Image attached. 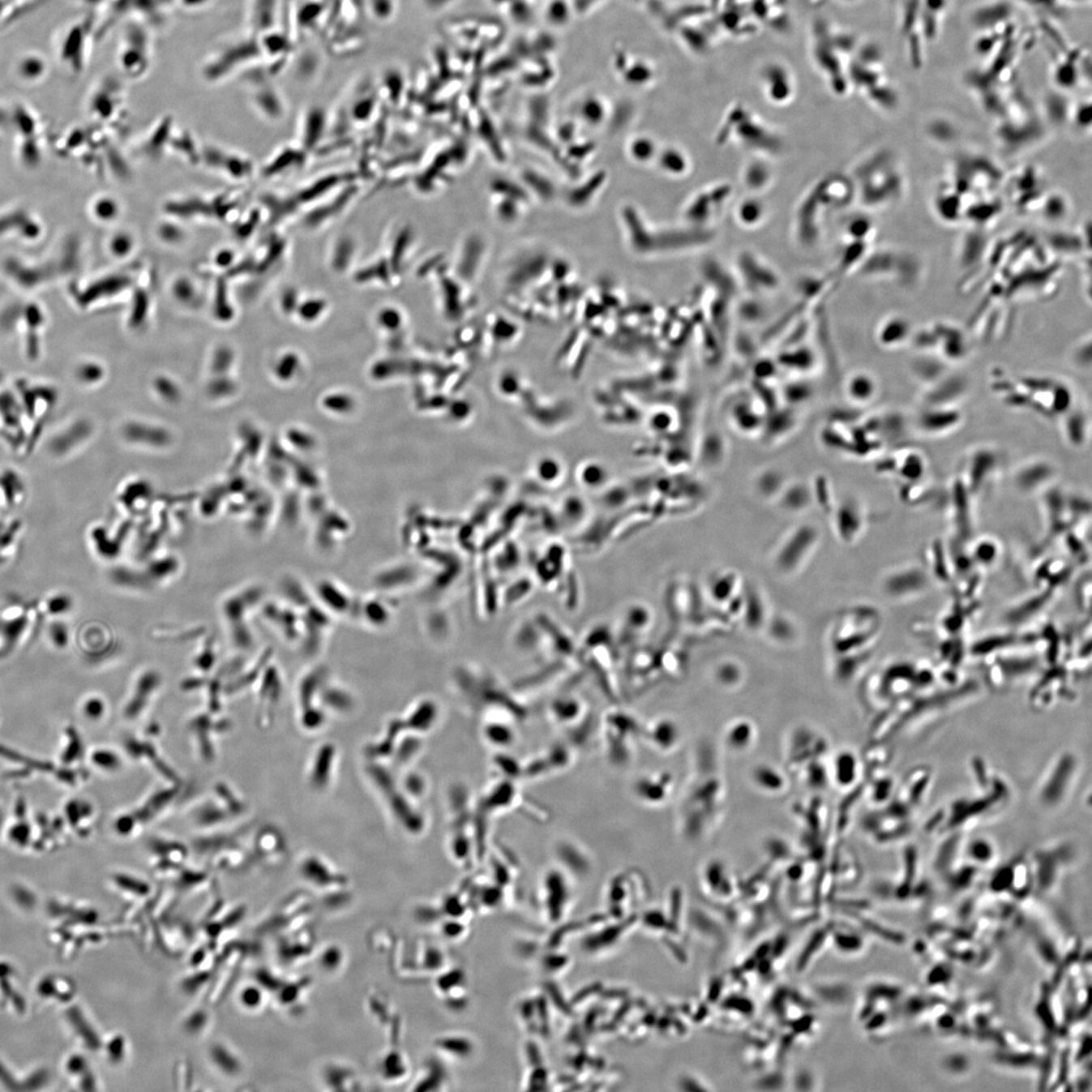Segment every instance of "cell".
I'll list each match as a JSON object with an SVG mask.
<instances>
[{
  "mask_svg": "<svg viewBox=\"0 0 1092 1092\" xmlns=\"http://www.w3.org/2000/svg\"><path fill=\"white\" fill-rule=\"evenodd\" d=\"M252 825V824H251ZM243 824L204 832L191 849L216 870H240L253 865L251 841L253 826Z\"/></svg>",
  "mask_w": 1092,
  "mask_h": 1092,
  "instance_id": "1",
  "label": "cell"
},
{
  "mask_svg": "<svg viewBox=\"0 0 1092 1092\" xmlns=\"http://www.w3.org/2000/svg\"><path fill=\"white\" fill-rule=\"evenodd\" d=\"M248 811L244 797L227 781H219L212 794L196 804L191 813L192 824L202 832L234 825Z\"/></svg>",
  "mask_w": 1092,
  "mask_h": 1092,
  "instance_id": "2",
  "label": "cell"
},
{
  "mask_svg": "<svg viewBox=\"0 0 1092 1092\" xmlns=\"http://www.w3.org/2000/svg\"><path fill=\"white\" fill-rule=\"evenodd\" d=\"M1009 796L1010 789L1008 783L1001 777L996 776L989 790L981 791V795L975 799L956 800L946 809V820L942 833L953 830L964 832V829L972 828L976 822L999 811L1008 800Z\"/></svg>",
  "mask_w": 1092,
  "mask_h": 1092,
  "instance_id": "3",
  "label": "cell"
},
{
  "mask_svg": "<svg viewBox=\"0 0 1092 1092\" xmlns=\"http://www.w3.org/2000/svg\"><path fill=\"white\" fill-rule=\"evenodd\" d=\"M151 28L130 20L118 43L117 63L122 75L137 79L149 72L154 62V47Z\"/></svg>",
  "mask_w": 1092,
  "mask_h": 1092,
  "instance_id": "4",
  "label": "cell"
},
{
  "mask_svg": "<svg viewBox=\"0 0 1092 1092\" xmlns=\"http://www.w3.org/2000/svg\"><path fill=\"white\" fill-rule=\"evenodd\" d=\"M161 735V728L156 723L149 726L144 731L125 735L122 739L125 754L133 762L155 772L161 782H182L183 780L181 775L173 764L167 762L165 756H163L162 748L157 744V739Z\"/></svg>",
  "mask_w": 1092,
  "mask_h": 1092,
  "instance_id": "5",
  "label": "cell"
},
{
  "mask_svg": "<svg viewBox=\"0 0 1092 1092\" xmlns=\"http://www.w3.org/2000/svg\"><path fill=\"white\" fill-rule=\"evenodd\" d=\"M1081 763L1073 752H1063L1051 763L1038 788L1043 807L1057 808L1065 803L1077 784Z\"/></svg>",
  "mask_w": 1092,
  "mask_h": 1092,
  "instance_id": "6",
  "label": "cell"
},
{
  "mask_svg": "<svg viewBox=\"0 0 1092 1092\" xmlns=\"http://www.w3.org/2000/svg\"><path fill=\"white\" fill-rule=\"evenodd\" d=\"M232 725L224 713H212L206 709L195 713L188 718L186 730L196 756L203 763L212 764L218 756L221 736L228 734Z\"/></svg>",
  "mask_w": 1092,
  "mask_h": 1092,
  "instance_id": "7",
  "label": "cell"
},
{
  "mask_svg": "<svg viewBox=\"0 0 1092 1092\" xmlns=\"http://www.w3.org/2000/svg\"><path fill=\"white\" fill-rule=\"evenodd\" d=\"M187 791L183 781L178 783L162 782L161 786L147 793L140 803L131 809L146 829L177 808L186 799Z\"/></svg>",
  "mask_w": 1092,
  "mask_h": 1092,
  "instance_id": "8",
  "label": "cell"
},
{
  "mask_svg": "<svg viewBox=\"0 0 1092 1092\" xmlns=\"http://www.w3.org/2000/svg\"><path fill=\"white\" fill-rule=\"evenodd\" d=\"M154 872L162 878L173 879L190 857L191 850L182 841L162 836L151 837L147 842Z\"/></svg>",
  "mask_w": 1092,
  "mask_h": 1092,
  "instance_id": "9",
  "label": "cell"
},
{
  "mask_svg": "<svg viewBox=\"0 0 1092 1092\" xmlns=\"http://www.w3.org/2000/svg\"><path fill=\"white\" fill-rule=\"evenodd\" d=\"M1071 857V848L1067 844H1058L1038 849L1029 859L1034 884L1049 889L1056 881L1059 871Z\"/></svg>",
  "mask_w": 1092,
  "mask_h": 1092,
  "instance_id": "10",
  "label": "cell"
},
{
  "mask_svg": "<svg viewBox=\"0 0 1092 1092\" xmlns=\"http://www.w3.org/2000/svg\"><path fill=\"white\" fill-rule=\"evenodd\" d=\"M251 849L253 865H276L285 856V837L271 824L259 826L252 830Z\"/></svg>",
  "mask_w": 1092,
  "mask_h": 1092,
  "instance_id": "11",
  "label": "cell"
},
{
  "mask_svg": "<svg viewBox=\"0 0 1092 1092\" xmlns=\"http://www.w3.org/2000/svg\"><path fill=\"white\" fill-rule=\"evenodd\" d=\"M159 681L156 677H143L134 685L132 692L126 699L122 714L126 722L137 723L149 713L157 696Z\"/></svg>",
  "mask_w": 1092,
  "mask_h": 1092,
  "instance_id": "12",
  "label": "cell"
},
{
  "mask_svg": "<svg viewBox=\"0 0 1092 1092\" xmlns=\"http://www.w3.org/2000/svg\"><path fill=\"white\" fill-rule=\"evenodd\" d=\"M932 774L930 768L920 766L912 769L898 785L893 799L918 811L930 790Z\"/></svg>",
  "mask_w": 1092,
  "mask_h": 1092,
  "instance_id": "13",
  "label": "cell"
},
{
  "mask_svg": "<svg viewBox=\"0 0 1092 1092\" xmlns=\"http://www.w3.org/2000/svg\"><path fill=\"white\" fill-rule=\"evenodd\" d=\"M963 416L955 406H927L926 411L919 417L920 431L930 435H946L955 430L962 421Z\"/></svg>",
  "mask_w": 1092,
  "mask_h": 1092,
  "instance_id": "14",
  "label": "cell"
},
{
  "mask_svg": "<svg viewBox=\"0 0 1092 1092\" xmlns=\"http://www.w3.org/2000/svg\"><path fill=\"white\" fill-rule=\"evenodd\" d=\"M889 589L899 598H912L930 588V579L922 567L909 566L894 572Z\"/></svg>",
  "mask_w": 1092,
  "mask_h": 1092,
  "instance_id": "15",
  "label": "cell"
},
{
  "mask_svg": "<svg viewBox=\"0 0 1092 1092\" xmlns=\"http://www.w3.org/2000/svg\"><path fill=\"white\" fill-rule=\"evenodd\" d=\"M947 837L936 850L935 857V868L946 876L950 871L958 865L961 854L964 852L965 837L964 832L961 830H953L946 833Z\"/></svg>",
  "mask_w": 1092,
  "mask_h": 1092,
  "instance_id": "16",
  "label": "cell"
},
{
  "mask_svg": "<svg viewBox=\"0 0 1092 1092\" xmlns=\"http://www.w3.org/2000/svg\"><path fill=\"white\" fill-rule=\"evenodd\" d=\"M1055 474L1053 466L1047 461L1034 460L1018 469L1016 477L1017 488L1025 492H1034L1044 488L1052 481Z\"/></svg>",
  "mask_w": 1092,
  "mask_h": 1092,
  "instance_id": "17",
  "label": "cell"
},
{
  "mask_svg": "<svg viewBox=\"0 0 1092 1092\" xmlns=\"http://www.w3.org/2000/svg\"><path fill=\"white\" fill-rule=\"evenodd\" d=\"M646 739L652 746L660 752L673 751L680 743L681 732L672 719H657L650 725L646 731Z\"/></svg>",
  "mask_w": 1092,
  "mask_h": 1092,
  "instance_id": "18",
  "label": "cell"
},
{
  "mask_svg": "<svg viewBox=\"0 0 1092 1092\" xmlns=\"http://www.w3.org/2000/svg\"><path fill=\"white\" fill-rule=\"evenodd\" d=\"M756 739L754 725L747 719H738L726 728L725 740L731 751L742 752L752 747Z\"/></svg>",
  "mask_w": 1092,
  "mask_h": 1092,
  "instance_id": "19",
  "label": "cell"
},
{
  "mask_svg": "<svg viewBox=\"0 0 1092 1092\" xmlns=\"http://www.w3.org/2000/svg\"><path fill=\"white\" fill-rule=\"evenodd\" d=\"M859 760L850 751L838 752L833 764V779L838 786L848 788L857 782Z\"/></svg>",
  "mask_w": 1092,
  "mask_h": 1092,
  "instance_id": "20",
  "label": "cell"
},
{
  "mask_svg": "<svg viewBox=\"0 0 1092 1092\" xmlns=\"http://www.w3.org/2000/svg\"><path fill=\"white\" fill-rule=\"evenodd\" d=\"M963 854L969 862L980 868L996 860L997 850L991 838L981 836L965 841Z\"/></svg>",
  "mask_w": 1092,
  "mask_h": 1092,
  "instance_id": "21",
  "label": "cell"
},
{
  "mask_svg": "<svg viewBox=\"0 0 1092 1092\" xmlns=\"http://www.w3.org/2000/svg\"><path fill=\"white\" fill-rule=\"evenodd\" d=\"M23 526L19 521L0 525V564L10 562L18 551Z\"/></svg>",
  "mask_w": 1092,
  "mask_h": 1092,
  "instance_id": "22",
  "label": "cell"
},
{
  "mask_svg": "<svg viewBox=\"0 0 1092 1092\" xmlns=\"http://www.w3.org/2000/svg\"><path fill=\"white\" fill-rule=\"evenodd\" d=\"M752 780L760 790L768 793L782 792L786 788V779L774 767L760 764L752 772Z\"/></svg>",
  "mask_w": 1092,
  "mask_h": 1092,
  "instance_id": "23",
  "label": "cell"
},
{
  "mask_svg": "<svg viewBox=\"0 0 1092 1092\" xmlns=\"http://www.w3.org/2000/svg\"><path fill=\"white\" fill-rule=\"evenodd\" d=\"M92 763L106 774H117L124 768V758L120 752L109 747L96 748L92 754Z\"/></svg>",
  "mask_w": 1092,
  "mask_h": 1092,
  "instance_id": "24",
  "label": "cell"
},
{
  "mask_svg": "<svg viewBox=\"0 0 1092 1092\" xmlns=\"http://www.w3.org/2000/svg\"><path fill=\"white\" fill-rule=\"evenodd\" d=\"M113 828L117 836L124 838V840H129V838L132 840V838L140 836L145 830L131 808L121 812L113 820Z\"/></svg>",
  "mask_w": 1092,
  "mask_h": 1092,
  "instance_id": "25",
  "label": "cell"
},
{
  "mask_svg": "<svg viewBox=\"0 0 1092 1092\" xmlns=\"http://www.w3.org/2000/svg\"><path fill=\"white\" fill-rule=\"evenodd\" d=\"M113 883L122 893L131 894L132 897L145 898L149 897L152 891L147 881L133 874L117 873L113 876Z\"/></svg>",
  "mask_w": 1092,
  "mask_h": 1092,
  "instance_id": "26",
  "label": "cell"
},
{
  "mask_svg": "<svg viewBox=\"0 0 1092 1092\" xmlns=\"http://www.w3.org/2000/svg\"><path fill=\"white\" fill-rule=\"evenodd\" d=\"M40 608L44 617L50 616L53 619H59L65 616L72 609V599L65 593H55L40 601Z\"/></svg>",
  "mask_w": 1092,
  "mask_h": 1092,
  "instance_id": "27",
  "label": "cell"
},
{
  "mask_svg": "<svg viewBox=\"0 0 1092 1092\" xmlns=\"http://www.w3.org/2000/svg\"><path fill=\"white\" fill-rule=\"evenodd\" d=\"M736 216L740 224L746 227H754L762 221L764 216V207L762 202L758 199H752L744 200L739 204Z\"/></svg>",
  "mask_w": 1092,
  "mask_h": 1092,
  "instance_id": "28",
  "label": "cell"
},
{
  "mask_svg": "<svg viewBox=\"0 0 1092 1092\" xmlns=\"http://www.w3.org/2000/svg\"><path fill=\"white\" fill-rule=\"evenodd\" d=\"M660 165L662 170L670 174H683L688 169V159L677 149H666L661 154Z\"/></svg>",
  "mask_w": 1092,
  "mask_h": 1092,
  "instance_id": "29",
  "label": "cell"
},
{
  "mask_svg": "<svg viewBox=\"0 0 1092 1092\" xmlns=\"http://www.w3.org/2000/svg\"><path fill=\"white\" fill-rule=\"evenodd\" d=\"M212 1059L215 1064L219 1067L225 1073L236 1074L241 1069L240 1062L235 1055L231 1053L226 1047L216 1045L212 1047Z\"/></svg>",
  "mask_w": 1092,
  "mask_h": 1092,
  "instance_id": "30",
  "label": "cell"
},
{
  "mask_svg": "<svg viewBox=\"0 0 1092 1092\" xmlns=\"http://www.w3.org/2000/svg\"><path fill=\"white\" fill-rule=\"evenodd\" d=\"M897 785L891 776H882L875 781L872 786L871 797L875 803L879 804H889L893 799ZM873 801V803H874Z\"/></svg>",
  "mask_w": 1092,
  "mask_h": 1092,
  "instance_id": "31",
  "label": "cell"
},
{
  "mask_svg": "<svg viewBox=\"0 0 1092 1092\" xmlns=\"http://www.w3.org/2000/svg\"><path fill=\"white\" fill-rule=\"evenodd\" d=\"M1086 418L1082 413H1075L1073 416H1067L1065 423L1066 439H1069L1070 443L1081 444L1086 439Z\"/></svg>",
  "mask_w": 1092,
  "mask_h": 1092,
  "instance_id": "32",
  "label": "cell"
},
{
  "mask_svg": "<svg viewBox=\"0 0 1092 1092\" xmlns=\"http://www.w3.org/2000/svg\"><path fill=\"white\" fill-rule=\"evenodd\" d=\"M971 769L973 779H974L977 786L980 791H987L991 788L993 781L996 779L995 774H992L987 766V763L980 756H975L971 760Z\"/></svg>",
  "mask_w": 1092,
  "mask_h": 1092,
  "instance_id": "33",
  "label": "cell"
},
{
  "mask_svg": "<svg viewBox=\"0 0 1092 1092\" xmlns=\"http://www.w3.org/2000/svg\"><path fill=\"white\" fill-rule=\"evenodd\" d=\"M604 105L598 98L591 97L580 106V116L588 124L598 125L604 118Z\"/></svg>",
  "mask_w": 1092,
  "mask_h": 1092,
  "instance_id": "34",
  "label": "cell"
},
{
  "mask_svg": "<svg viewBox=\"0 0 1092 1092\" xmlns=\"http://www.w3.org/2000/svg\"><path fill=\"white\" fill-rule=\"evenodd\" d=\"M631 154L637 161L645 162L656 156V146L646 137H638L631 145Z\"/></svg>",
  "mask_w": 1092,
  "mask_h": 1092,
  "instance_id": "35",
  "label": "cell"
},
{
  "mask_svg": "<svg viewBox=\"0 0 1092 1092\" xmlns=\"http://www.w3.org/2000/svg\"><path fill=\"white\" fill-rule=\"evenodd\" d=\"M570 18V8L563 0H554L546 8V19L552 26H563Z\"/></svg>",
  "mask_w": 1092,
  "mask_h": 1092,
  "instance_id": "36",
  "label": "cell"
},
{
  "mask_svg": "<svg viewBox=\"0 0 1092 1092\" xmlns=\"http://www.w3.org/2000/svg\"><path fill=\"white\" fill-rule=\"evenodd\" d=\"M84 713L91 721H101L106 715L105 701L101 697H88L84 703Z\"/></svg>",
  "mask_w": 1092,
  "mask_h": 1092,
  "instance_id": "37",
  "label": "cell"
},
{
  "mask_svg": "<svg viewBox=\"0 0 1092 1092\" xmlns=\"http://www.w3.org/2000/svg\"><path fill=\"white\" fill-rule=\"evenodd\" d=\"M241 1002L247 1008L255 1009L263 1004V996L260 987H248L240 996Z\"/></svg>",
  "mask_w": 1092,
  "mask_h": 1092,
  "instance_id": "38",
  "label": "cell"
},
{
  "mask_svg": "<svg viewBox=\"0 0 1092 1092\" xmlns=\"http://www.w3.org/2000/svg\"><path fill=\"white\" fill-rule=\"evenodd\" d=\"M50 638L52 644L56 649H64L69 641V632L64 624L59 623L52 625L50 628Z\"/></svg>",
  "mask_w": 1092,
  "mask_h": 1092,
  "instance_id": "39",
  "label": "cell"
},
{
  "mask_svg": "<svg viewBox=\"0 0 1092 1092\" xmlns=\"http://www.w3.org/2000/svg\"><path fill=\"white\" fill-rule=\"evenodd\" d=\"M207 1021V1014L203 1013V1012L202 1010H199V1012L192 1013L191 1016L188 1017V1020L186 1022V1028L190 1030L191 1033H199L203 1029V1026H206Z\"/></svg>",
  "mask_w": 1092,
  "mask_h": 1092,
  "instance_id": "40",
  "label": "cell"
},
{
  "mask_svg": "<svg viewBox=\"0 0 1092 1092\" xmlns=\"http://www.w3.org/2000/svg\"><path fill=\"white\" fill-rule=\"evenodd\" d=\"M632 71L635 73H628L627 75L628 83L641 84L646 83V80H649V79L650 71L644 64L636 65V66L632 69Z\"/></svg>",
  "mask_w": 1092,
  "mask_h": 1092,
  "instance_id": "41",
  "label": "cell"
},
{
  "mask_svg": "<svg viewBox=\"0 0 1092 1092\" xmlns=\"http://www.w3.org/2000/svg\"><path fill=\"white\" fill-rule=\"evenodd\" d=\"M212 0H174L178 6L184 11H196L203 10L210 4Z\"/></svg>",
  "mask_w": 1092,
  "mask_h": 1092,
  "instance_id": "42",
  "label": "cell"
}]
</instances>
